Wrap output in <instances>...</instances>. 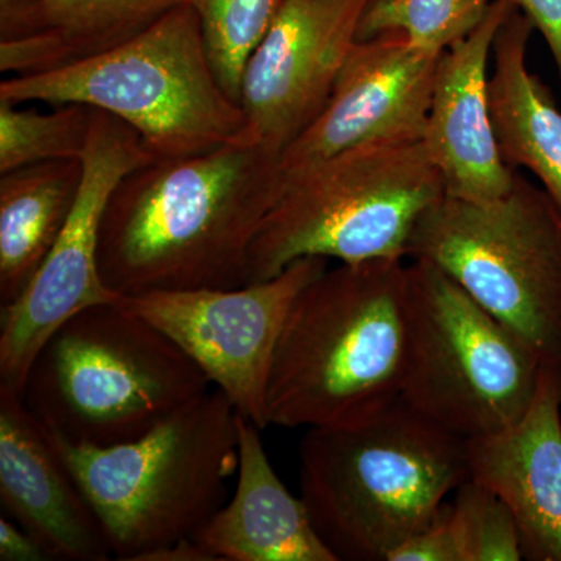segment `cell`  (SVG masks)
Instances as JSON below:
<instances>
[{
  "label": "cell",
  "instance_id": "obj_1",
  "mask_svg": "<svg viewBox=\"0 0 561 561\" xmlns=\"http://www.w3.org/2000/svg\"><path fill=\"white\" fill-rule=\"evenodd\" d=\"M278 160L238 139L127 173L103 216L106 286L121 295L247 286L251 247L283 195Z\"/></svg>",
  "mask_w": 561,
  "mask_h": 561
},
{
  "label": "cell",
  "instance_id": "obj_2",
  "mask_svg": "<svg viewBox=\"0 0 561 561\" xmlns=\"http://www.w3.org/2000/svg\"><path fill=\"white\" fill-rule=\"evenodd\" d=\"M470 479L467 438L397 400L365 419L309 427L300 496L339 561H389Z\"/></svg>",
  "mask_w": 561,
  "mask_h": 561
},
{
  "label": "cell",
  "instance_id": "obj_3",
  "mask_svg": "<svg viewBox=\"0 0 561 561\" xmlns=\"http://www.w3.org/2000/svg\"><path fill=\"white\" fill-rule=\"evenodd\" d=\"M404 260L339 264L291 306L273 359L268 426L351 423L400 400Z\"/></svg>",
  "mask_w": 561,
  "mask_h": 561
},
{
  "label": "cell",
  "instance_id": "obj_4",
  "mask_svg": "<svg viewBox=\"0 0 561 561\" xmlns=\"http://www.w3.org/2000/svg\"><path fill=\"white\" fill-rule=\"evenodd\" d=\"M238 416L230 400L210 389L119 445H80L46 432L98 516L111 553L139 561L194 537L225 504L239 468Z\"/></svg>",
  "mask_w": 561,
  "mask_h": 561
},
{
  "label": "cell",
  "instance_id": "obj_5",
  "mask_svg": "<svg viewBox=\"0 0 561 561\" xmlns=\"http://www.w3.org/2000/svg\"><path fill=\"white\" fill-rule=\"evenodd\" d=\"M208 390V378L171 339L117 300L55 331L22 398L49 434L113 446L142 437Z\"/></svg>",
  "mask_w": 561,
  "mask_h": 561
},
{
  "label": "cell",
  "instance_id": "obj_6",
  "mask_svg": "<svg viewBox=\"0 0 561 561\" xmlns=\"http://www.w3.org/2000/svg\"><path fill=\"white\" fill-rule=\"evenodd\" d=\"M0 101L103 111L138 133L154 158L205 153L238 140L245 128L242 106L221 87L201 20L186 3L88 60L7 77Z\"/></svg>",
  "mask_w": 561,
  "mask_h": 561
},
{
  "label": "cell",
  "instance_id": "obj_7",
  "mask_svg": "<svg viewBox=\"0 0 561 561\" xmlns=\"http://www.w3.org/2000/svg\"><path fill=\"white\" fill-rule=\"evenodd\" d=\"M442 197L423 139L343 151L284 190L251 247L247 284L275 278L301 257L405 260L420 217Z\"/></svg>",
  "mask_w": 561,
  "mask_h": 561
},
{
  "label": "cell",
  "instance_id": "obj_8",
  "mask_svg": "<svg viewBox=\"0 0 561 561\" xmlns=\"http://www.w3.org/2000/svg\"><path fill=\"white\" fill-rule=\"evenodd\" d=\"M518 335L542 365L561 367V210L515 173L500 201L442 197L420 217L408 247Z\"/></svg>",
  "mask_w": 561,
  "mask_h": 561
},
{
  "label": "cell",
  "instance_id": "obj_9",
  "mask_svg": "<svg viewBox=\"0 0 561 561\" xmlns=\"http://www.w3.org/2000/svg\"><path fill=\"white\" fill-rule=\"evenodd\" d=\"M405 275L401 400L467 440L518 423L537 391V353L434 264L412 261Z\"/></svg>",
  "mask_w": 561,
  "mask_h": 561
},
{
  "label": "cell",
  "instance_id": "obj_10",
  "mask_svg": "<svg viewBox=\"0 0 561 561\" xmlns=\"http://www.w3.org/2000/svg\"><path fill=\"white\" fill-rule=\"evenodd\" d=\"M151 160L138 133L94 110L68 221L20 297L0 306V387L24 394L33 362L58 328L77 313L119 300L99 264L103 216L119 181Z\"/></svg>",
  "mask_w": 561,
  "mask_h": 561
},
{
  "label": "cell",
  "instance_id": "obj_11",
  "mask_svg": "<svg viewBox=\"0 0 561 561\" xmlns=\"http://www.w3.org/2000/svg\"><path fill=\"white\" fill-rule=\"evenodd\" d=\"M327 257H301L275 278L236 289L157 290L122 295L119 305L149 321L261 431L268 427L267 390L280 332Z\"/></svg>",
  "mask_w": 561,
  "mask_h": 561
},
{
  "label": "cell",
  "instance_id": "obj_12",
  "mask_svg": "<svg viewBox=\"0 0 561 561\" xmlns=\"http://www.w3.org/2000/svg\"><path fill=\"white\" fill-rule=\"evenodd\" d=\"M371 0H287L243 70L241 140L280 154L330 102Z\"/></svg>",
  "mask_w": 561,
  "mask_h": 561
},
{
  "label": "cell",
  "instance_id": "obj_13",
  "mask_svg": "<svg viewBox=\"0 0 561 561\" xmlns=\"http://www.w3.org/2000/svg\"><path fill=\"white\" fill-rule=\"evenodd\" d=\"M440 55L416 49L400 32L357 39L328 105L279 154L284 190L343 151L423 138Z\"/></svg>",
  "mask_w": 561,
  "mask_h": 561
},
{
  "label": "cell",
  "instance_id": "obj_14",
  "mask_svg": "<svg viewBox=\"0 0 561 561\" xmlns=\"http://www.w3.org/2000/svg\"><path fill=\"white\" fill-rule=\"evenodd\" d=\"M513 7L494 0L483 20L438 58L421 139L446 197L491 203L512 190L516 169L502 158L491 119L489 61Z\"/></svg>",
  "mask_w": 561,
  "mask_h": 561
},
{
  "label": "cell",
  "instance_id": "obj_15",
  "mask_svg": "<svg viewBox=\"0 0 561 561\" xmlns=\"http://www.w3.org/2000/svg\"><path fill=\"white\" fill-rule=\"evenodd\" d=\"M470 479L511 508L523 559L561 561V367L542 365L522 420L468 438Z\"/></svg>",
  "mask_w": 561,
  "mask_h": 561
},
{
  "label": "cell",
  "instance_id": "obj_16",
  "mask_svg": "<svg viewBox=\"0 0 561 561\" xmlns=\"http://www.w3.org/2000/svg\"><path fill=\"white\" fill-rule=\"evenodd\" d=\"M0 500L50 560L106 561L111 549L49 434L18 391L0 387Z\"/></svg>",
  "mask_w": 561,
  "mask_h": 561
},
{
  "label": "cell",
  "instance_id": "obj_17",
  "mask_svg": "<svg viewBox=\"0 0 561 561\" xmlns=\"http://www.w3.org/2000/svg\"><path fill=\"white\" fill-rule=\"evenodd\" d=\"M238 432L234 494L192 538L216 561H339L276 474L260 427L239 413Z\"/></svg>",
  "mask_w": 561,
  "mask_h": 561
},
{
  "label": "cell",
  "instance_id": "obj_18",
  "mask_svg": "<svg viewBox=\"0 0 561 561\" xmlns=\"http://www.w3.org/2000/svg\"><path fill=\"white\" fill-rule=\"evenodd\" d=\"M186 0H0V70L38 76L88 60Z\"/></svg>",
  "mask_w": 561,
  "mask_h": 561
},
{
  "label": "cell",
  "instance_id": "obj_19",
  "mask_svg": "<svg viewBox=\"0 0 561 561\" xmlns=\"http://www.w3.org/2000/svg\"><path fill=\"white\" fill-rule=\"evenodd\" d=\"M535 27L513 7L493 44L491 119L502 158L534 173L561 210V111L551 90L527 68Z\"/></svg>",
  "mask_w": 561,
  "mask_h": 561
},
{
  "label": "cell",
  "instance_id": "obj_20",
  "mask_svg": "<svg viewBox=\"0 0 561 561\" xmlns=\"http://www.w3.org/2000/svg\"><path fill=\"white\" fill-rule=\"evenodd\" d=\"M81 161H46L0 175V306L28 286L79 194Z\"/></svg>",
  "mask_w": 561,
  "mask_h": 561
},
{
  "label": "cell",
  "instance_id": "obj_21",
  "mask_svg": "<svg viewBox=\"0 0 561 561\" xmlns=\"http://www.w3.org/2000/svg\"><path fill=\"white\" fill-rule=\"evenodd\" d=\"M50 113L0 101V175L46 161L81 160L94 108L79 103Z\"/></svg>",
  "mask_w": 561,
  "mask_h": 561
},
{
  "label": "cell",
  "instance_id": "obj_22",
  "mask_svg": "<svg viewBox=\"0 0 561 561\" xmlns=\"http://www.w3.org/2000/svg\"><path fill=\"white\" fill-rule=\"evenodd\" d=\"M287 0H186L197 13L221 87L241 105L243 70Z\"/></svg>",
  "mask_w": 561,
  "mask_h": 561
},
{
  "label": "cell",
  "instance_id": "obj_23",
  "mask_svg": "<svg viewBox=\"0 0 561 561\" xmlns=\"http://www.w3.org/2000/svg\"><path fill=\"white\" fill-rule=\"evenodd\" d=\"M494 0H371L360 21L359 39L400 32L416 49L442 54L467 36Z\"/></svg>",
  "mask_w": 561,
  "mask_h": 561
},
{
  "label": "cell",
  "instance_id": "obj_24",
  "mask_svg": "<svg viewBox=\"0 0 561 561\" xmlns=\"http://www.w3.org/2000/svg\"><path fill=\"white\" fill-rule=\"evenodd\" d=\"M456 527L463 561H519L518 526L511 508L482 483L468 479L446 504Z\"/></svg>",
  "mask_w": 561,
  "mask_h": 561
},
{
  "label": "cell",
  "instance_id": "obj_25",
  "mask_svg": "<svg viewBox=\"0 0 561 561\" xmlns=\"http://www.w3.org/2000/svg\"><path fill=\"white\" fill-rule=\"evenodd\" d=\"M389 561H463L459 535L446 504L438 518L402 542Z\"/></svg>",
  "mask_w": 561,
  "mask_h": 561
},
{
  "label": "cell",
  "instance_id": "obj_26",
  "mask_svg": "<svg viewBox=\"0 0 561 561\" xmlns=\"http://www.w3.org/2000/svg\"><path fill=\"white\" fill-rule=\"evenodd\" d=\"M541 33L556 62L561 84V0H511Z\"/></svg>",
  "mask_w": 561,
  "mask_h": 561
},
{
  "label": "cell",
  "instance_id": "obj_27",
  "mask_svg": "<svg viewBox=\"0 0 561 561\" xmlns=\"http://www.w3.org/2000/svg\"><path fill=\"white\" fill-rule=\"evenodd\" d=\"M0 560L43 561L50 560L41 542L10 516L0 518Z\"/></svg>",
  "mask_w": 561,
  "mask_h": 561
},
{
  "label": "cell",
  "instance_id": "obj_28",
  "mask_svg": "<svg viewBox=\"0 0 561 561\" xmlns=\"http://www.w3.org/2000/svg\"><path fill=\"white\" fill-rule=\"evenodd\" d=\"M139 561H216L194 538H184L171 546L153 549Z\"/></svg>",
  "mask_w": 561,
  "mask_h": 561
}]
</instances>
